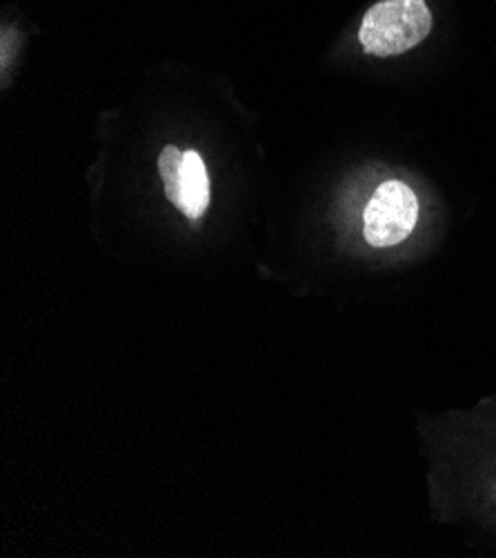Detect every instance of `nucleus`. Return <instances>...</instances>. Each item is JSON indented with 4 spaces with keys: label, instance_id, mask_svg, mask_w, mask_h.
<instances>
[{
    "label": "nucleus",
    "instance_id": "obj_4",
    "mask_svg": "<svg viewBox=\"0 0 496 558\" xmlns=\"http://www.w3.org/2000/svg\"><path fill=\"white\" fill-rule=\"evenodd\" d=\"M181 165H183V151L174 145H168L158 156V172L165 185V196L172 205H179L181 196Z\"/></svg>",
    "mask_w": 496,
    "mask_h": 558
},
{
    "label": "nucleus",
    "instance_id": "obj_1",
    "mask_svg": "<svg viewBox=\"0 0 496 558\" xmlns=\"http://www.w3.org/2000/svg\"><path fill=\"white\" fill-rule=\"evenodd\" d=\"M430 29L432 14L425 0H380L367 10L359 40L367 53L388 59L423 43Z\"/></svg>",
    "mask_w": 496,
    "mask_h": 558
},
{
    "label": "nucleus",
    "instance_id": "obj_2",
    "mask_svg": "<svg viewBox=\"0 0 496 558\" xmlns=\"http://www.w3.org/2000/svg\"><path fill=\"white\" fill-rule=\"evenodd\" d=\"M419 220V201L401 181H385L372 194L365 216L363 234L372 247H395L403 243Z\"/></svg>",
    "mask_w": 496,
    "mask_h": 558
},
{
    "label": "nucleus",
    "instance_id": "obj_3",
    "mask_svg": "<svg viewBox=\"0 0 496 558\" xmlns=\"http://www.w3.org/2000/svg\"><path fill=\"white\" fill-rule=\"evenodd\" d=\"M187 218H201L209 207V177L198 151H183L181 196L177 205Z\"/></svg>",
    "mask_w": 496,
    "mask_h": 558
}]
</instances>
